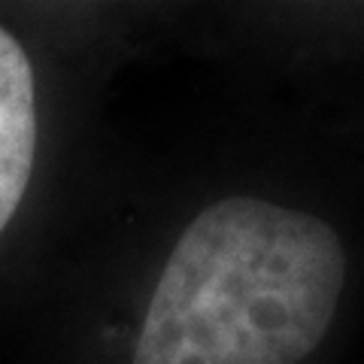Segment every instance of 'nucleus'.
<instances>
[{"instance_id":"obj_1","label":"nucleus","mask_w":364,"mask_h":364,"mask_svg":"<svg viewBox=\"0 0 364 364\" xmlns=\"http://www.w3.org/2000/svg\"><path fill=\"white\" fill-rule=\"evenodd\" d=\"M331 222L264 198L210 203L170 249L131 364H301L346 289Z\"/></svg>"},{"instance_id":"obj_2","label":"nucleus","mask_w":364,"mask_h":364,"mask_svg":"<svg viewBox=\"0 0 364 364\" xmlns=\"http://www.w3.org/2000/svg\"><path fill=\"white\" fill-rule=\"evenodd\" d=\"M37 155V88L21 43L0 28V234L28 191Z\"/></svg>"}]
</instances>
